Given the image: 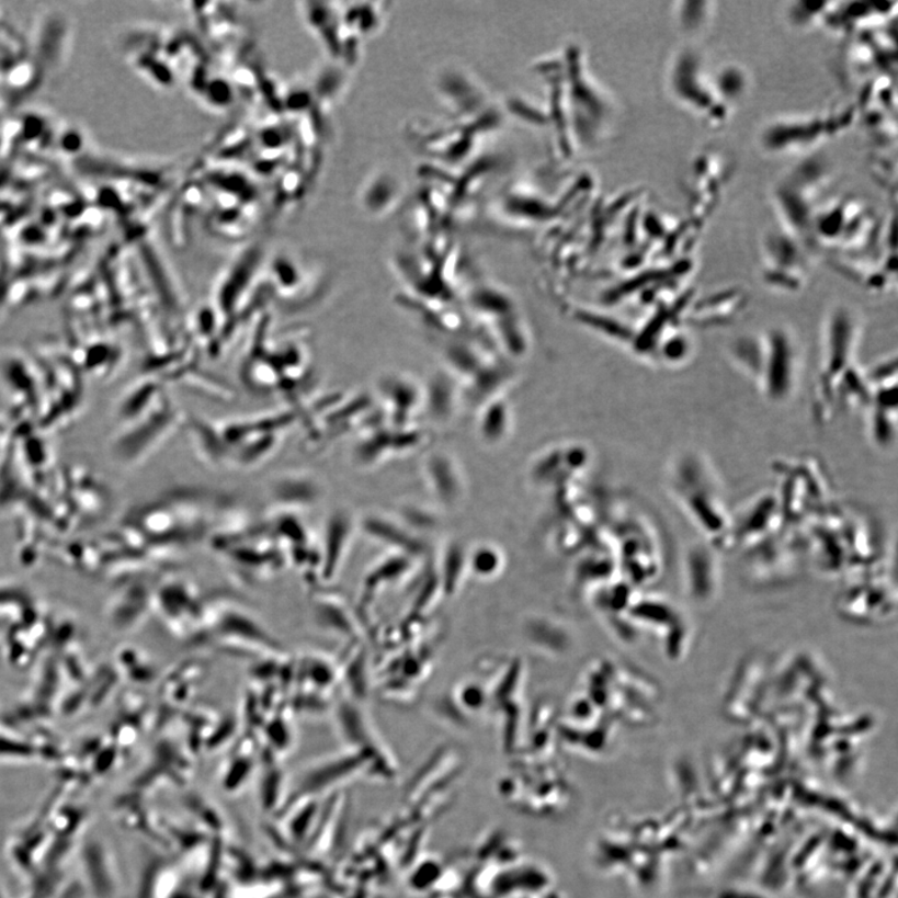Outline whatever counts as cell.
<instances>
[{"instance_id":"6da1fadb","label":"cell","mask_w":898,"mask_h":898,"mask_svg":"<svg viewBox=\"0 0 898 898\" xmlns=\"http://www.w3.org/2000/svg\"><path fill=\"white\" fill-rule=\"evenodd\" d=\"M768 341L761 346V360L752 368L764 367L763 387L770 399L783 401L792 394L795 383L796 355L793 339L783 330L769 334Z\"/></svg>"}]
</instances>
